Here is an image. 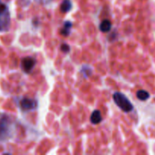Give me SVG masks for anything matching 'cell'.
Masks as SVG:
<instances>
[{
  "mask_svg": "<svg viewBox=\"0 0 155 155\" xmlns=\"http://www.w3.org/2000/svg\"><path fill=\"white\" fill-rule=\"evenodd\" d=\"M0 2H2V0H0Z\"/></svg>",
  "mask_w": 155,
  "mask_h": 155,
  "instance_id": "13",
  "label": "cell"
},
{
  "mask_svg": "<svg viewBox=\"0 0 155 155\" xmlns=\"http://www.w3.org/2000/svg\"><path fill=\"white\" fill-rule=\"evenodd\" d=\"M21 68L23 71L27 74H29L32 71L33 68L36 65V61L31 57H25L21 60Z\"/></svg>",
  "mask_w": 155,
  "mask_h": 155,
  "instance_id": "4",
  "label": "cell"
},
{
  "mask_svg": "<svg viewBox=\"0 0 155 155\" xmlns=\"http://www.w3.org/2000/svg\"><path fill=\"white\" fill-rule=\"evenodd\" d=\"M71 8H72V3H71V0H64L62 2L60 7L61 12L63 13H67V12H70Z\"/></svg>",
  "mask_w": 155,
  "mask_h": 155,
  "instance_id": "9",
  "label": "cell"
},
{
  "mask_svg": "<svg viewBox=\"0 0 155 155\" xmlns=\"http://www.w3.org/2000/svg\"><path fill=\"white\" fill-rule=\"evenodd\" d=\"M11 16L8 8L4 3L0 2V32H6L9 30Z\"/></svg>",
  "mask_w": 155,
  "mask_h": 155,
  "instance_id": "2",
  "label": "cell"
},
{
  "mask_svg": "<svg viewBox=\"0 0 155 155\" xmlns=\"http://www.w3.org/2000/svg\"><path fill=\"white\" fill-rule=\"evenodd\" d=\"M111 26L112 25L110 21H109V20L106 19L101 21L99 26V29L101 32H103V33H107V32L110 31V29H111Z\"/></svg>",
  "mask_w": 155,
  "mask_h": 155,
  "instance_id": "7",
  "label": "cell"
},
{
  "mask_svg": "<svg viewBox=\"0 0 155 155\" xmlns=\"http://www.w3.org/2000/svg\"><path fill=\"white\" fill-rule=\"evenodd\" d=\"M37 101L34 99L28 98H24L20 102L21 108L24 111H28V110H34L37 107Z\"/></svg>",
  "mask_w": 155,
  "mask_h": 155,
  "instance_id": "5",
  "label": "cell"
},
{
  "mask_svg": "<svg viewBox=\"0 0 155 155\" xmlns=\"http://www.w3.org/2000/svg\"><path fill=\"white\" fill-rule=\"evenodd\" d=\"M91 123L93 124H98L102 120V117H101V112L98 110H94L93 113L92 114L90 117Z\"/></svg>",
  "mask_w": 155,
  "mask_h": 155,
  "instance_id": "6",
  "label": "cell"
},
{
  "mask_svg": "<svg viewBox=\"0 0 155 155\" xmlns=\"http://www.w3.org/2000/svg\"><path fill=\"white\" fill-rule=\"evenodd\" d=\"M61 50L64 52H69L71 48H70V46L67 44H62L61 46Z\"/></svg>",
  "mask_w": 155,
  "mask_h": 155,
  "instance_id": "11",
  "label": "cell"
},
{
  "mask_svg": "<svg viewBox=\"0 0 155 155\" xmlns=\"http://www.w3.org/2000/svg\"><path fill=\"white\" fill-rule=\"evenodd\" d=\"M36 2L39 3V4H42V5H46L48 3H49L51 0H35Z\"/></svg>",
  "mask_w": 155,
  "mask_h": 155,
  "instance_id": "12",
  "label": "cell"
},
{
  "mask_svg": "<svg viewBox=\"0 0 155 155\" xmlns=\"http://www.w3.org/2000/svg\"><path fill=\"white\" fill-rule=\"evenodd\" d=\"M16 130L15 118L5 113H0V142L9 140Z\"/></svg>",
  "mask_w": 155,
  "mask_h": 155,
  "instance_id": "1",
  "label": "cell"
},
{
  "mask_svg": "<svg viewBox=\"0 0 155 155\" xmlns=\"http://www.w3.org/2000/svg\"><path fill=\"white\" fill-rule=\"evenodd\" d=\"M114 101L115 104L123 110V111L126 112V113H129V112L132 111L133 109V105L130 100L127 98L121 92H115L113 95Z\"/></svg>",
  "mask_w": 155,
  "mask_h": 155,
  "instance_id": "3",
  "label": "cell"
},
{
  "mask_svg": "<svg viewBox=\"0 0 155 155\" xmlns=\"http://www.w3.org/2000/svg\"><path fill=\"white\" fill-rule=\"evenodd\" d=\"M71 27H72V23L70 21H66L64 24V27L60 30L61 35L63 36H68L71 33Z\"/></svg>",
  "mask_w": 155,
  "mask_h": 155,
  "instance_id": "8",
  "label": "cell"
},
{
  "mask_svg": "<svg viewBox=\"0 0 155 155\" xmlns=\"http://www.w3.org/2000/svg\"><path fill=\"white\" fill-rule=\"evenodd\" d=\"M136 96L141 101H146L150 97L149 93L145 90H139L136 93Z\"/></svg>",
  "mask_w": 155,
  "mask_h": 155,
  "instance_id": "10",
  "label": "cell"
}]
</instances>
